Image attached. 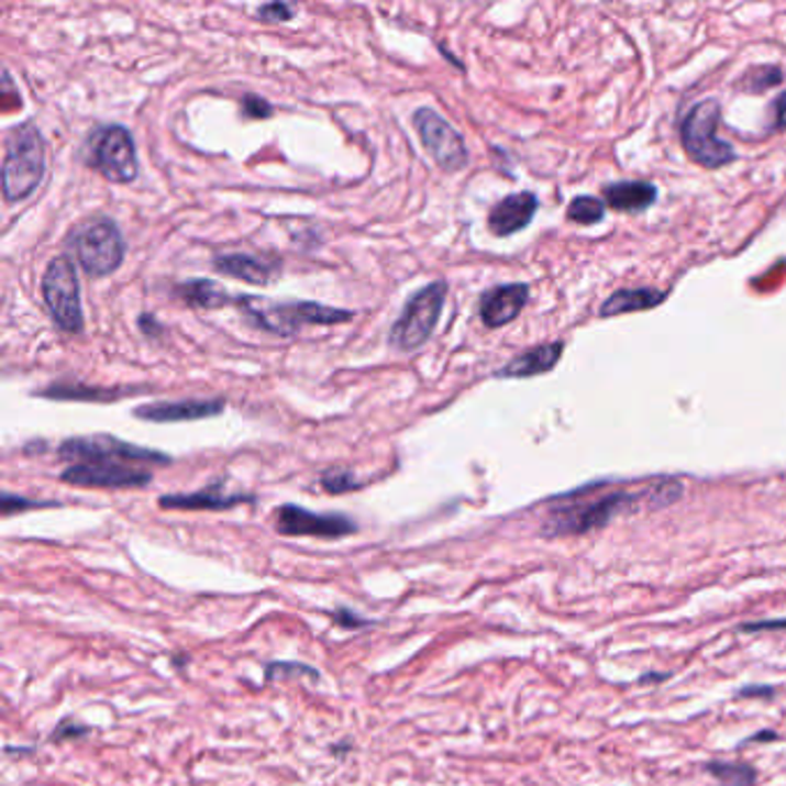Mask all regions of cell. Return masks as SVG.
I'll return each instance as SVG.
<instances>
[{"mask_svg":"<svg viewBox=\"0 0 786 786\" xmlns=\"http://www.w3.org/2000/svg\"><path fill=\"white\" fill-rule=\"evenodd\" d=\"M275 529L289 538H319V540H340L357 531V523L346 514L332 512L321 514L302 506L286 503L275 512Z\"/></svg>","mask_w":786,"mask_h":786,"instance_id":"obj_11","label":"cell"},{"mask_svg":"<svg viewBox=\"0 0 786 786\" xmlns=\"http://www.w3.org/2000/svg\"><path fill=\"white\" fill-rule=\"evenodd\" d=\"M224 411V399H180V401H153L134 409V416L146 422H195L214 418Z\"/></svg>","mask_w":786,"mask_h":786,"instance_id":"obj_13","label":"cell"},{"mask_svg":"<svg viewBox=\"0 0 786 786\" xmlns=\"http://www.w3.org/2000/svg\"><path fill=\"white\" fill-rule=\"evenodd\" d=\"M88 164L107 180L128 185L139 176V157L128 128H100L88 139Z\"/></svg>","mask_w":786,"mask_h":786,"instance_id":"obj_9","label":"cell"},{"mask_svg":"<svg viewBox=\"0 0 786 786\" xmlns=\"http://www.w3.org/2000/svg\"><path fill=\"white\" fill-rule=\"evenodd\" d=\"M67 247L90 277L113 275L125 261V237L113 220L95 218L67 233Z\"/></svg>","mask_w":786,"mask_h":786,"instance_id":"obj_4","label":"cell"},{"mask_svg":"<svg viewBox=\"0 0 786 786\" xmlns=\"http://www.w3.org/2000/svg\"><path fill=\"white\" fill-rule=\"evenodd\" d=\"M720 104L715 100H704L687 111L680 125V139L687 155L706 169H720V166L735 159V151L729 141H724L720 130Z\"/></svg>","mask_w":786,"mask_h":786,"instance_id":"obj_6","label":"cell"},{"mask_svg":"<svg viewBox=\"0 0 786 786\" xmlns=\"http://www.w3.org/2000/svg\"><path fill=\"white\" fill-rule=\"evenodd\" d=\"M538 212V197L533 192H517L500 199L489 212V231L498 237H508L527 229Z\"/></svg>","mask_w":786,"mask_h":786,"instance_id":"obj_16","label":"cell"},{"mask_svg":"<svg viewBox=\"0 0 786 786\" xmlns=\"http://www.w3.org/2000/svg\"><path fill=\"white\" fill-rule=\"evenodd\" d=\"M176 294L180 296V300L185 305H189L192 309H203V312H210V309H220L226 305H235V296L229 294L222 284L212 281V279H192L176 286Z\"/></svg>","mask_w":786,"mask_h":786,"instance_id":"obj_21","label":"cell"},{"mask_svg":"<svg viewBox=\"0 0 786 786\" xmlns=\"http://www.w3.org/2000/svg\"><path fill=\"white\" fill-rule=\"evenodd\" d=\"M146 392V388H102V386H81V384H54L46 390H40V397L58 401H121Z\"/></svg>","mask_w":786,"mask_h":786,"instance_id":"obj_19","label":"cell"},{"mask_svg":"<svg viewBox=\"0 0 786 786\" xmlns=\"http://www.w3.org/2000/svg\"><path fill=\"white\" fill-rule=\"evenodd\" d=\"M786 621H761V623H752L745 626L748 632H759V630H784Z\"/></svg>","mask_w":786,"mask_h":786,"instance_id":"obj_34","label":"cell"},{"mask_svg":"<svg viewBox=\"0 0 786 786\" xmlns=\"http://www.w3.org/2000/svg\"><path fill=\"white\" fill-rule=\"evenodd\" d=\"M294 14H296V8L286 5V3H268V5L256 10V16L261 21H289V19H294Z\"/></svg>","mask_w":786,"mask_h":786,"instance_id":"obj_31","label":"cell"},{"mask_svg":"<svg viewBox=\"0 0 786 786\" xmlns=\"http://www.w3.org/2000/svg\"><path fill=\"white\" fill-rule=\"evenodd\" d=\"M561 355H563V342L542 344V346H535L527 353L512 357V361L503 369L496 372V376L498 378H531V376L554 369L556 363L561 361Z\"/></svg>","mask_w":786,"mask_h":786,"instance_id":"obj_18","label":"cell"},{"mask_svg":"<svg viewBox=\"0 0 786 786\" xmlns=\"http://www.w3.org/2000/svg\"><path fill=\"white\" fill-rule=\"evenodd\" d=\"M58 457L71 464H169L171 457L159 450L139 447L134 443H125L109 434L95 436H75L65 439L58 447Z\"/></svg>","mask_w":786,"mask_h":786,"instance_id":"obj_7","label":"cell"},{"mask_svg":"<svg viewBox=\"0 0 786 786\" xmlns=\"http://www.w3.org/2000/svg\"><path fill=\"white\" fill-rule=\"evenodd\" d=\"M35 508H54V503H42V500H29L23 496H14L10 491L3 494V514L10 517L14 512H23V510H35Z\"/></svg>","mask_w":786,"mask_h":786,"instance_id":"obj_27","label":"cell"},{"mask_svg":"<svg viewBox=\"0 0 786 786\" xmlns=\"http://www.w3.org/2000/svg\"><path fill=\"white\" fill-rule=\"evenodd\" d=\"M235 307L254 325L279 337H294L305 325H337L353 319L348 309L307 300H268L261 296H235Z\"/></svg>","mask_w":786,"mask_h":786,"instance_id":"obj_2","label":"cell"},{"mask_svg":"<svg viewBox=\"0 0 786 786\" xmlns=\"http://www.w3.org/2000/svg\"><path fill=\"white\" fill-rule=\"evenodd\" d=\"M602 195H605V203L611 206L613 210L636 212V210H646L657 199V189L651 182L626 180V182L607 185Z\"/></svg>","mask_w":786,"mask_h":786,"instance_id":"obj_20","label":"cell"},{"mask_svg":"<svg viewBox=\"0 0 786 786\" xmlns=\"http://www.w3.org/2000/svg\"><path fill=\"white\" fill-rule=\"evenodd\" d=\"M782 81V71L775 65H761V67H752L750 71H745L743 84L748 86L750 92H764L773 86H777Z\"/></svg>","mask_w":786,"mask_h":786,"instance_id":"obj_25","label":"cell"},{"mask_svg":"<svg viewBox=\"0 0 786 786\" xmlns=\"http://www.w3.org/2000/svg\"><path fill=\"white\" fill-rule=\"evenodd\" d=\"M139 328H141L143 332H146L148 337H159L162 332H164V328H162V323L155 319V314H141V317H139Z\"/></svg>","mask_w":786,"mask_h":786,"instance_id":"obj_32","label":"cell"},{"mask_svg":"<svg viewBox=\"0 0 786 786\" xmlns=\"http://www.w3.org/2000/svg\"><path fill=\"white\" fill-rule=\"evenodd\" d=\"M413 128L422 141L424 151L441 166L443 171L455 174L468 164V148L464 136L452 128L434 109H418L413 113Z\"/></svg>","mask_w":786,"mask_h":786,"instance_id":"obj_10","label":"cell"},{"mask_svg":"<svg viewBox=\"0 0 786 786\" xmlns=\"http://www.w3.org/2000/svg\"><path fill=\"white\" fill-rule=\"evenodd\" d=\"M666 676H646V678H641V683H651V680H662Z\"/></svg>","mask_w":786,"mask_h":786,"instance_id":"obj_37","label":"cell"},{"mask_svg":"<svg viewBox=\"0 0 786 786\" xmlns=\"http://www.w3.org/2000/svg\"><path fill=\"white\" fill-rule=\"evenodd\" d=\"M46 171V141L33 123L12 128L5 139L3 197L8 203L26 201L35 195Z\"/></svg>","mask_w":786,"mask_h":786,"instance_id":"obj_3","label":"cell"},{"mask_svg":"<svg viewBox=\"0 0 786 786\" xmlns=\"http://www.w3.org/2000/svg\"><path fill=\"white\" fill-rule=\"evenodd\" d=\"M42 298L49 309L52 321L69 335H77L84 330L81 312V291L75 264L67 256H56L42 277Z\"/></svg>","mask_w":786,"mask_h":786,"instance_id":"obj_8","label":"cell"},{"mask_svg":"<svg viewBox=\"0 0 786 786\" xmlns=\"http://www.w3.org/2000/svg\"><path fill=\"white\" fill-rule=\"evenodd\" d=\"M775 109H777L775 111V128L782 130V128H786V92L779 95L775 102Z\"/></svg>","mask_w":786,"mask_h":786,"instance_id":"obj_33","label":"cell"},{"mask_svg":"<svg viewBox=\"0 0 786 786\" xmlns=\"http://www.w3.org/2000/svg\"><path fill=\"white\" fill-rule=\"evenodd\" d=\"M212 268L235 279L266 286L279 275L281 264L277 258H264L252 254H222V256H214Z\"/></svg>","mask_w":786,"mask_h":786,"instance_id":"obj_17","label":"cell"},{"mask_svg":"<svg viewBox=\"0 0 786 786\" xmlns=\"http://www.w3.org/2000/svg\"><path fill=\"white\" fill-rule=\"evenodd\" d=\"M60 480L92 489H136L151 485L153 473L128 464H71L60 473Z\"/></svg>","mask_w":786,"mask_h":786,"instance_id":"obj_12","label":"cell"},{"mask_svg":"<svg viewBox=\"0 0 786 786\" xmlns=\"http://www.w3.org/2000/svg\"><path fill=\"white\" fill-rule=\"evenodd\" d=\"M683 485L676 480H664L639 494L616 491L600 498H572L565 496L561 506L552 508L550 517L542 523L544 538H567V535H584L595 529H602L607 523L621 512L634 510L639 503H646L649 508H664L672 506L680 498Z\"/></svg>","mask_w":786,"mask_h":786,"instance_id":"obj_1","label":"cell"},{"mask_svg":"<svg viewBox=\"0 0 786 786\" xmlns=\"http://www.w3.org/2000/svg\"><path fill=\"white\" fill-rule=\"evenodd\" d=\"M90 733V727L79 724V722H63L56 727V731L52 733L54 743H67V741H77V738H84Z\"/></svg>","mask_w":786,"mask_h":786,"instance_id":"obj_28","label":"cell"},{"mask_svg":"<svg viewBox=\"0 0 786 786\" xmlns=\"http://www.w3.org/2000/svg\"><path fill=\"white\" fill-rule=\"evenodd\" d=\"M254 496L250 494H226L222 483H212L206 489L192 494H166L159 496L162 510H231L243 503H254Z\"/></svg>","mask_w":786,"mask_h":786,"instance_id":"obj_15","label":"cell"},{"mask_svg":"<svg viewBox=\"0 0 786 786\" xmlns=\"http://www.w3.org/2000/svg\"><path fill=\"white\" fill-rule=\"evenodd\" d=\"M664 294L655 289H623L616 291L605 300L600 307V317L609 319L616 314H628V312H643V309H653L664 302Z\"/></svg>","mask_w":786,"mask_h":786,"instance_id":"obj_22","label":"cell"},{"mask_svg":"<svg viewBox=\"0 0 786 786\" xmlns=\"http://www.w3.org/2000/svg\"><path fill=\"white\" fill-rule=\"evenodd\" d=\"M743 695L745 697H771L773 695V689L771 687H761V685H756V687H745L743 689Z\"/></svg>","mask_w":786,"mask_h":786,"instance_id":"obj_35","label":"cell"},{"mask_svg":"<svg viewBox=\"0 0 786 786\" xmlns=\"http://www.w3.org/2000/svg\"><path fill=\"white\" fill-rule=\"evenodd\" d=\"M706 771L720 782V786H754L756 771L748 764H727V761H710Z\"/></svg>","mask_w":786,"mask_h":786,"instance_id":"obj_23","label":"cell"},{"mask_svg":"<svg viewBox=\"0 0 786 786\" xmlns=\"http://www.w3.org/2000/svg\"><path fill=\"white\" fill-rule=\"evenodd\" d=\"M332 621H335V626H340V628H344V630H357V628L369 626L367 618L357 616L355 611H351V609H346V607H337L335 611H332Z\"/></svg>","mask_w":786,"mask_h":786,"instance_id":"obj_30","label":"cell"},{"mask_svg":"<svg viewBox=\"0 0 786 786\" xmlns=\"http://www.w3.org/2000/svg\"><path fill=\"white\" fill-rule=\"evenodd\" d=\"M321 487L328 491V494H346V491H353V489H361V483H357L353 478V473L346 471V468H328L323 471L321 475Z\"/></svg>","mask_w":786,"mask_h":786,"instance_id":"obj_26","label":"cell"},{"mask_svg":"<svg viewBox=\"0 0 786 786\" xmlns=\"http://www.w3.org/2000/svg\"><path fill=\"white\" fill-rule=\"evenodd\" d=\"M243 115L247 118H270L273 115V104L258 95H245L243 98Z\"/></svg>","mask_w":786,"mask_h":786,"instance_id":"obj_29","label":"cell"},{"mask_svg":"<svg viewBox=\"0 0 786 786\" xmlns=\"http://www.w3.org/2000/svg\"><path fill=\"white\" fill-rule=\"evenodd\" d=\"M607 203L595 197H577L567 206V218L577 224H598L605 220Z\"/></svg>","mask_w":786,"mask_h":786,"instance_id":"obj_24","label":"cell"},{"mask_svg":"<svg viewBox=\"0 0 786 786\" xmlns=\"http://www.w3.org/2000/svg\"><path fill=\"white\" fill-rule=\"evenodd\" d=\"M445 294L447 284L443 279H436L416 291L409 302L403 305L401 317L392 323L388 344L399 353H413L424 346L441 321Z\"/></svg>","mask_w":786,"mask_h":786,"instance_id":"obj_5","label":"cell"},{"mask_svg":"<svg viewBox=\"0 0 786 786\" xmlns=\"http://www.w3.org/2000/svg\"><path fill=\"white\" fill-rule=\"evenodd\" d=\"M346 750H348V743H342V745L332 748V754H342V752H346Z\"/></svg>","mask_w":786,"mask_h":786,"instance_id":"obj_36","label":"cell"},{"mask_svg":"<svg viewBox=\"0 0 786 786\" xmlns=\"http://www.w3.org/2000/svg\"><path fill=\"white\" fill-rule=\"evenodd\" d=\"M529 302V286L514 281V284H500L489 289L480 298V319L487 328H503L514 321L521 309Z\"/></svg>","mask_w":786,"mask_h":786,"instance_id":"obj_14","label":"cell"}]
</instances>
